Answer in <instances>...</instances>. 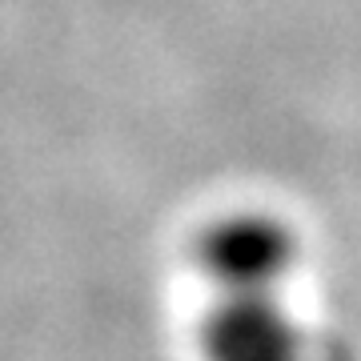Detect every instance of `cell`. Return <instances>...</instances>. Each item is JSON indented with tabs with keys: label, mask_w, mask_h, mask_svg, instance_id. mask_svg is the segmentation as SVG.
Instances as JSON below:
<instances>
[{
	"label": "cell",
	"mask_w": 361,
	"mask_h": 361,
	"mask_svg": "<svg viewBox=\"0 0 361 361\" xmlns=\"http://www.w3.org/2000/svg\"><path fill=\"white\" fill-rule=\"evenodd\" d=\"M297 265V237L265 213H233L201 233L197 269L217 297H273Z\"/></svg>",
	"instance_id": "1"
},
{
	"label": "cell",
	"mask_w": 361,
	"mask_h": 361,
	"mask_svg": "<svg viewBox=\"0 0 361 361\" xmlns=\"http://www.w3.org/2000/svg\"><path fill=\"white\" fill-rule=\"evenodd\" d=\"M205 361H310L301 325L281 297H217L201 325Z\"/></svg>",
	"instance_id": "2"
}]
</instances>
